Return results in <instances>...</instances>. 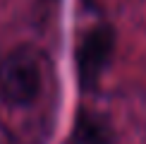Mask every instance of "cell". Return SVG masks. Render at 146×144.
Returning <instances> with one entry per match:
<instances>
[{
  "label": "cell",
  "instance_id": "1",
  "mask_svg": "<svg viewBox=\"0 0 146 144\" xmlns=\"http://www.w3.org/2000/svg\"><path fill=\"white\" fill-rule=\"evenodd\" d=\"M43 91V53L19 43L0 58V101L10 108H29Z\"/></svg>",
  "mask_w": 146,
  "mask_h": 144
},
{
  "label": "cell",
  "instance_id": "2",
  "mask_svg": "<svg viewBox=\"0 0 146 144\" xmlns=\"http://www.w3.org/2000/svg\"><path fill=\"white\" fill-rule=\"evenodd\" d=\"M115 46H117V34L108 22L94 24L79 36L74 46V67L82 91H94L101 84L106 70L113 63Z\"/></svg>",
  "mask_w": 146,
  "mask_h": 144
},
{
  "label": "cell",
  "instance_id": "3",
  "mask_svg": "<svg viewBox=\"0 0 146 144\" xmlns=\"http://www.w3.org/2000/svg\"><path fill=\"white\" fill-rule=\"evenodd\" d=\"M77 139L82 144H110V135H108L106 123H101L94 115L79 118L77 125Z\"/></svg>",
  "mask_w": 146,
  "mask_h": 144
}]
</instances>
